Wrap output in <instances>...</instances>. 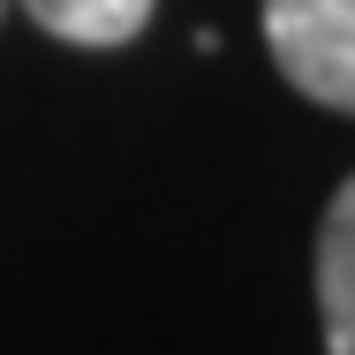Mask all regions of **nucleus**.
Listing matches in <instances>:
<instances>
[{"mask_svg": "<svg viewBox=\"0 0 355 355\" xmlns=\"http://www.w3.org/2000/svg\"><path fill=\"white\" fill-rule=\"evenodd\" d=\"M265 46L302 98L355 114V0H265Z\"/></svg>", "mask_w": 355, "mask_h": 355, "instance_id": "obj_1", "label": "nucleus"}, {"mask_svg": "<svg viewBox=\"0 0 355 355\" xmlns=\"http://www.w3.org/2000/svg\"><path fill=\"white\" fill-rule=\"evenodd\" d=\"M318 318H325V355H355V174L318 227Z\"/></svg>", "mask_w": 355, "mask_h": 355, "instance_id": "obj_2", "label": "nucleus"}, {"mask_svg": "<svg viewBox=\"0 0 355 355\" xmlns=\"http://www.w3.org/2000/svg\"><path fill=\"white\" fill-rule=\"evenodd\" d=\"M61 46H129L151 23V0H15Z\"/></svg>", "mask_w": 355, "mask_h": 355, "instance_id": "obj_3", "label": "nucleus"}, {"mask_svg": "<svg viewBox=\"0 0 355 355\" xmlns=\"http://www.w3.org/2000/svg\"><path fill=\"white\" fill-rule=\"evenodd\" d=\"M0 15H8V0H0Z\"/></svg>", "mask_w": 355, "mask_h": 355, "instance_id": "obj_4", "label": "nucleus"}]
</instances>
